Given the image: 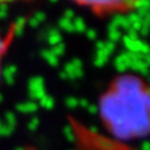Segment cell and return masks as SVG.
I'll return each instance as SVG.
<instances>
[{"label":"cell","mask_w":150,"mask_h":150,"mask_svg":"<svg viewBox=\"0 0 150 150\" xmlns=\"http://www.w3.org/2000/svg\"><path fill=\"white\" fill-rule=\"evenodd\" d=\"M3 100V98H1V95H0V101H1Z\"/></svg>","instance_id":"e0dca14e"},{"label":"cell","mask_w":150,"mask_h":150,"mask_svg":"<svg viewBox=\"0 0 150 150\" xmlns=\"http://www.w3.org/2000/svg\"><path fill=\"white\" fill-rule=\"evenodd\" d=\"M62 74L66 79H76V78H80L83 74L82 62L79 59H71L70 62H67L65 65Z\"/></svg>","instance_id":"5b68a950"},{"label":"cell","mask_w":150,"mask_h":150,"mask_svg":"<svg viewBox=\"0 0 150 150\" xmlns=\"http://www.w3.org/2000/svg\"><path fill=\"white\" fill-rule=\"evenodd\" d=\"M149 91L141 76L125 73L111 82L100 96L98 111L105 129L122 141L149 133Z\"/></svg>","instance_id":"6da1fadb"},{"label":"cell","mask_w":150,"mask_h":150,"mask_svg":"<svg viewBox=\"0 0 150 150\" xmlns=\"http://www.w3.org/2000/svg\"><path fill=\"white\" fill-rule=\"evenodd\" d=\"M9 40H11L9 37H3L0 34V73H1V59H3V55H4L5 50H7Z\"/></svg>","instance_id":"7c38bea8"},{"label":"cell","mask_w":150,"mask_h":150,"mask_svg":"<svg viewBox=\"0 0 150 150\" xmlns=\"http://www.w3.org/2000/svg\"><path fill=\"white\" fill-rule=\"evenodd\" d=\"M28 92L30 99L34 100H40L46 95V86H45V80L41 76H33L29 79L28 82Z\"/></svg>","instance_id":"277c9868"},{"label":"cell","mask_w":150,"mask_h":150,"mask_svg":"<svg viewBox=\"0 0 150 150\" xmlns=\"http://www.w3.org/2000/svg\"><path fill=\"white\" fill-rule=\"evenodd\" d=\"M115 50V44L109 41H98L96 42V53L93 63L96 66H104L108 62L109 57Z\"/></svg>","instance_id":"3957f363"},{"label":"cell","mask_w":150,"mask_h":150,"mask_svg":"<svg viewBox=\"0 0 150 150\" xmlns=\"http://www.w3.org/2000/svg\"><path fill=\"white\" fill-rule=\"evenodd\" d=\"M37 125H38V119L33 117V119L30 120V122H29V128H30V129H36Z\"/></svg>","instance_id":"2e32d148"},{"label":"cell","mask_w":150,"mask_h":150,"mask_svg":"<svg viewBox=\"0 0 150 150\" xmlns=\"http://www.w3.org/2000/svg\"><path fill=\"white\" fill-rule=\"evenodd\" d=\"M66 105H69L70 108H75V107L79 105V100H78L76 98H73V96H70V98H67L65 100Z\"/></svg>","instance_id":"5bb4252c"},{"label":"cell","mask_w":150,"mask_h":150,"mask_svg":"<svg viewBox=\"0 0 150 150\" xmlns=\"http://www.w3.org/2000/svg\"><path fill=\"white\" fill-rule=\"evenodd\" d=\"M54 104H55L54 99H53L50 95H47V93L44 96V98L40 99V105L44 107V108H46V109L53 108V107H54Z\"/></svg>","instance_id":"4fadbf2b"},{"label":"cell","mask_w":150,"mask_h":150,"mask_svg":"<svg viewBox=\"0 0 150 150\" xmlns=\"http://www.w3.org/2000/svg\"><path fill=\"white\" fill-rule=\"evenodd\" d=\"M0 74H3V78H4V80L8 84H13L16 75H17V69H16V66H7V67L1 69Z\"/></svg>","instance_id":"52a82bcc"},{"label":"cell","mask_w":150,"mask_h":150,"mask_svg":"<svg viewBox=\"0 0 150 150\" xmlns=\"http://www.w3.org/2000/svg\"><path fill=\"white\" fill-rule=\"evenodd\" d=\"M47 42L52 45V47L55 46V45L62 44V36H61L59 30H57V29H52V30L47 33Z\"/></svg>","instance_id":"9c48e42d"},{"label":"cell","mask_w":150,"mask_h":150,"mask_svg":"<svg viewBox=\"0 0 150 150\" xmlns=\"http://www.w3.org/2000/svg\"><path fill=\"white\" fill-rule=\"evenodd\" d=\"M86 36L88 37V38H91V40H95V37H96V32L93 30V29H91V28H87L86 29Z\"/></svg>","instance_id":"9a60e30c"},{"label":"cell","mask_w":150,"mask_h":150,"mask_svg":"<svg viewBox=\"0 0 150 150\" xmlns=\"http://www.w3.org/2000/svg\"><path fill=\"white\" fill-rule=\"evenodd\" d=\"M78 5L87 7L91 12L98 16L108 15H121V13H130L136 11L137 1H79Z\"/></svg>","instance_id":"7a4b0ae2"},{"label":"cell","mask_w":150,"mask_h":150,"mask_svg":"<svg viewBox=\"0 0 150 150\" xmlns=\"http://www.w3.org/2000/svg\"><path fill=\"white\" fill-rule=\"evenodd\" d=\"M133 62V54L132 53H121L119 54L113 61V65L116 67V70H119V73L125 74L128 70H130V66Z\"/></svg>","instance_id":"8992f818"},{"label":"cell","mask_w":150,"mask_h":150,"mask_svg":"<svg viewBox=\"0 0 150 150\" xmlns=\"http://www.w3.org/2000/svg\"><path fill=\"white\" fill-rule=\"evenodd\" d=\"M37 109V104L34 103L33 100L25 101V103H20L17 105V111L21 112V113H33Z\"/></svg>","instance_id":"ba28073f"},{"label":"cell","mask_w":150,"mask_h":150,"mask_svg":"<svg viewBox=\"0 0 150 150\" xmlns=\"http://www.w3.org/2000/svg\"><path fill=\"white\" fill-rule=\"evenodd\" d=\"M42 57H44L45 61H46L49 65H52V66H57L58 65V61H59V58L55 57L50 49L49 50H44V52H42Z\"/></svg>","instance_id":"8fae6325"},{"label":"cell","mask_w":150,"mask_h":150,"mask_svg":"<svg viewBox=\"0 0 150 150\" xmlns=\"http://www.w3.org/2000/svg\"><path fill=\"white\" fill-rule=\"evenodd\" d=\"M86 29H87V26H86L83 18L82 17H78V16H74V18H73V32L84 33Z\"/></svg>","instance_id":"30bf717a"}]
</instances>
